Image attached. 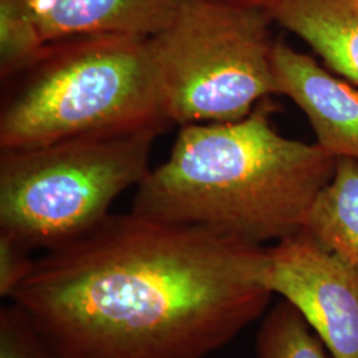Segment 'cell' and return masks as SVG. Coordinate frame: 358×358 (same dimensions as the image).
Instances as JSON below:
<instances>
[{
    "mask_svg": "<svg viewBox=\"0 0 358 358\" xmlns=\"http://www.w3.org/2000/svg\"><path fill=\"white\" fill-rule=\"evenodd\" d=\"M266 259L131 211L47 250L10 300L62 358H208L266 312Z\"/></svg>",
    "mask_w": 358,
    "mask_h": 358,
    "instance_id": "6da1fadb",
    "label": "cell"
},
{
    "mask_svg": "<svg viewBox=\"0 0 358 358\" xmlns=\"http://www.w3.org/2000/svg\"><path fill=\"white\" fill-rule=\"evenodd\" d=\"M268 99L231 122L183 125L166 161L137 186L131 211L250 243L303 229L337 158L275 129Z\"/></svg>",
    "mask_w": 358,
    "mask_h": 358,
    "instance_id": "7a4b0ae2",
    "label": "cell"
},
{
    "mask_svg": "<svg viewBox=\"0 0 358 358\" xmlns=\"http://www.w3.org/2000/svg\"><path fill=\"white\" fill-rule=\"evenodd\" d=\"M169 125L148 38L78 36L48 43L34 64L6 81L0 149Z\"/></svg>",
    "mask_w": 358,
    "mask_h": 358,
    "instance_id": "3957f363",
    "label": "cell"
},
{
    "mask_svg": "<svg viewBox=\"0 0 358 358\" xmlns=\"http://www.w3.org/2000/svg\"><path fill=\"white\" fill-rule=\"evenodd\" d=\"M165 127L80 136L1 150L0 232L32 251L51 250L94 229L120 194L150 171Z\"/></svg>",
    "mask_w": 358,
    "mask_h": 358,
    "instance_id": "277c9868",
    "label": "cell"
},
{
    "mask_svg": "<svg viewBox=\"0 0 358 358\" xmlns=\"http://www.w3.org/2000/svg\"><path fill=\"white\" fill-rule=\"evenodd\" d=\"M273 19L224 0H180L170 24L148 38L169 124L231 122L278 94Z\"/></svg>",
    "mask_w": 358,
    "mask_h": 358,
    "instance_id": "5b68a950",
    "label": "cell"
},
{
    "mask_svg": "<svg viewBox=\"0 0 358 358\" xmlns=\"http://www.w3.org/2000/svg\"><path fill=\"white\" fill-rule=\"evenodd\" d=\"M262 282L306 319L333 358H358V266L304 231L267 248Z\"/></svg>",
    "mask_w": 358,
    "mask_h": 358,
    "instance_id": "8992f818",
    "label": "cell"
},
{
    "mask_svg": "<svg viewBox=\"0 0 358 358\" xmlns=\"http://www.w3.org/2000/svg\"><path fill=\"white\" fill-rule=\"evenodd\" d=\"M272 69L278 94L291 99L307 115L321 148L336 158L358 162L357 88L282 40H275Z\"/></svg>",
    "mask_w": 358,
    "mask_h": 358,
    "instance_id": "52a82bcc",
    "label": "cell"
},
{
    "mask_svg": "<svg viewBox=\"0 0 358 358\" xmlns=\"http://www.w3.org/2000/svg\"><path fill=\"white\" fill-rule=\"evenodd\" d=\"M44 41L90 35L149 38L166 28L180 0H27Z\"/></svg>",
    "mask_w": 358,
    "mask_h": 358,
    "instance_id": "ba28073f",
    "label": "cell"
},
{
    "mask_svg": "<svg viewBox=\"0 0 358 358\" xmlns=\"http://www.w3.org/2000/svg\"><path fill=\"white\" fill-rule=\"evenodd\" d=\"M275 23L306 41L333 72L358 85V6L355 0H275Z\"/></svg>",
    "mask_w": 358,
    "mask_h": 358,
    "instance_id": "9c48e42d",
    "label": "cell"
},
{
    "mask_svg": "<svg viewBox=\"0 0 358 358\" xmlns=\"http://www.w3.org/2000/svg\"><path fill=\"white\" fill-rule=\"evenodd\" d=\"M301 230L358 266V162L337 158L331 180L308 211Z\"/></svg>",
    "mask_w": 358,
    "mask_h": 358,
    "instance_id": "30bf717a",
    "label": "cell"
},
{
    "mask_svg": "<svg viewBox=\"0 0 358 358\" xmlns=\"http://www.w3.org/2000/svg\"><path fill=\"white\" fill-rule=\"evenodd\" d=\"M327 350L301 313L285 300L269 309L256 336V358H333Z\"/></svg>",
    "mask_w": 358,
    "mask_h": 358,
    "instance_id": "8fae6325",
    "label": "cell"
},
{
    "mask_svg": "<svg viewBox=\"0 0 358 358\" xmlns=\"http://www.w3.org/2000/svg\"><path fill=\"white\" fill-rule=\"evenodd\" d=\"M27 0H0V78L11 80L38 60L45 48Z\"/></svg>",
    "mask_w": 358,
    "mask_h": 358,
    "instance_id": "7c38bea8",
    "label": "cell"
},
{
    "mask_svg": "<svg viewBox=\"0 0 358 358\" xmlns=\"http://www.w3.org/2000/svg\"><path fill=\"white\" fill-rule=\"evenodd\" d=\"M0 358H62L15 304L0 308Z\"/></svg>",
    "mask_w": 358,
    "mask_h": 358,
    "instance_id": "4fadbf2b",
    "label": "cell"
},
{
    "mask_svg": "<svg viewBox=\"0 0 358 358\" xmlns=\"http://www.w3.org/2000/svg\"><path fill=\"white\" fill-rule=\"evenodd\" d=\"M35 260L29 250L10 235L0 232V296L11 299L20 284L26 280Z\"/></svg>",
    "mask_w": 358,
    "mask_h": 358,
    "instance_id": "5bb4252c",
    "label": "cell"
},
{
    "mask_svg": "<svg viewBox=\"0 0 358 358\" xmlns=\"http://www.w3.org/2000/svg\"><path fill=\"white\" fill-rule=\"evenodd\" d=\"M224 1L242 4V6H250V7H257V8H264L267 11L271 8V6L275 3V0H224Z\"/></svg>",
    "mask_w": 358,
    "mask_h": 358,
    "instance_id": "9a60e30c",
    "label": "cell"
},
{
    "mask_svg": "<svg viewBox=\"0 0 358 358\" xmlns=\"http://www.w3.org/2000/svg\"><path fill=\"white\" fill-rule=\"evenodd\" d=\"M355 1H356V4L358 6V0H355Z\"/></svg>",
    "mask_w": 358,
    "mask_h": 358,
    "instance_id": "2e32d148",
    "label": "cell"
}]
</instances>
